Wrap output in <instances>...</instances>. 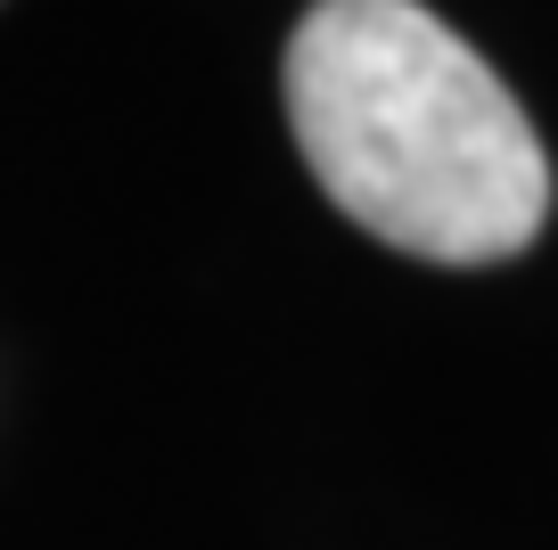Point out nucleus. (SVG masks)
<instances>
[{"mask_svg": "<svg viewBox=\"0 0 558 550\" xmlns=\"http://www.w3.org/2000/svg\"><path fill=\"white\" fill-rule=\"evenodd\" d=\"M288 123L337 214L427 263H509L550 223L518 91L418 0H320L288 41Z\"/></svg>", "mask_w": 558, "mask_h": 550, "instance_id": "nucleus-1", "label": "nucleus"}]
</instances>
